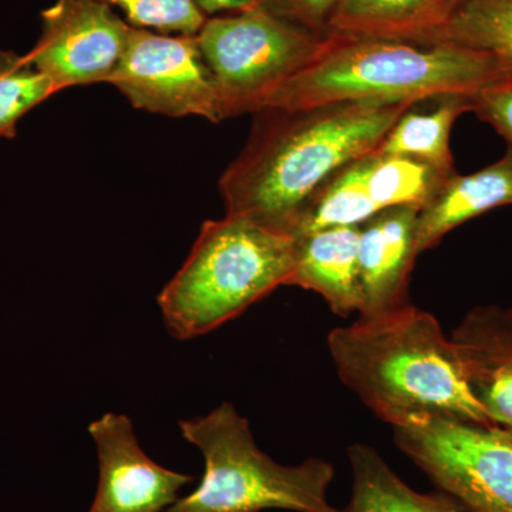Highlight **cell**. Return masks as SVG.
Masks as SVG:
<instances>
[{"label":"cell","instance_id":"obj_6","mask_svg":"<svg viewBox=\"0 0 512 512\" xmlns=\"http://www.w3.org/2000/svg\"><path fill=\"white\" fill-rule=\"evenodd\" d=\"M195 37L214 79L222 119L255 113L262 99L309 66L328 40L261 6L207 19Z\"/></svg>","mask_w":512,"mask_h":512},{"label":"cell","instance_id":"obj_21","mask_svg":"<svg viewBox=\"0 0 512 512\" xmlns=\"http://www.w3.org/2000/svg\"><path fill=\"white\" fill-rule=\"evenodd\" d=\"M110 8H119L133 28L153 29L160 33L195 36L207 16L195 0H99Z\"/></svg>","mask_w":512,"mask_h":512},{"label":"cell","instance_id":"obj_5","mask_svg":"<svg viewBox=\"0 0 512 512\" xmlns=\"http://www.w3.org/2000/svg\"><path fill=\"white\" fill-rule=\"evenodd\" d=\"M178 426L201 451L205 470L197 488L165 512H342L328 500L332 464L322 458L299 466L275 463L256 446L249 421L231 403Z\"/></svg>","mask_w":512,"mask_h":512},{"label":"cell","instance_id":"obj_3","mask_svg":"<svg viewBox=\"0 0 512 512\" xmlns=\"http://www.w3.org/2000/svg\"><path fill=\"white\" fill-rule=\"evenodd\" d=\"M510 83L493 56L450 42L416 43L332 35L301 73L268 94L261 110H303L346 101H416L443 94L473 99Z\"/></svg>","mask_w":512,"mask_h":512},{"label":"cell","instance_id":"obj_9","mask_svg":"<svg viewBox=\"0 0 512 512\" xmlns=\"http://www.w3.org/2000/svg\"><path fill=\"white\" fill-rule=\"evenodd\" d=\"M42 20V36L25 56L57 92L110 83L131 29L113 8L99 0H57Z\"/></svg>","mask_w":512,"mask_h":512},{"label":"cell","instance_id":"obj_13","mask_svg":"<svg viewBox=\"0 0 512 512\" xmlns=\"http://www.w3.org/2000/svg\"><path fill=\"white\" fill-rule=\"evenodd\" d=\"M360 225L333 227L295 237L291 286L319 293L342 318L362 306L359 276Z\"/></svg>","mask_w":512,"mask_h":512},{"label":"cell","instance_id":"obj_4","mask_svg":"<svg viewBox=\"0 0 512 512\" xmlns=\"http://www.w3.org/2000/svg\"><path fill=\"white\" fill-rule=\"evenodd\" d=\"M295 237L242 215L205 222L158 305L174 338L207 335L282 285H289Z\"/></svg>","mask_w":512,"mask_h":512},{"label":"cell","instance_id":"obj_19","mask_svg":"<svg viewBox=\"0 0 512 512\" xmlns=\"http://www.w3.org/2000/svg\"><path fill=\"white\" fill-rule=\"evenodd\" d=\"M436 42L493 56L512 84V0H466Z\"/></svg>","mask_w":512,"mask_h":512},{"label":"cell","instance_id":"obj_17","mask_svg":"<svg viewBox=\"0 0 512 512\" xmlns=\"http://www.w3.org/2000/svg\"><path fill=\"white\" fill-rule=\"evenodd\" d=\"M348 458L352 495L342 512H467L443 491H414L367 444H352Z\"/></svg>","mask_w":512,"mask_h":512},{"label":"cell","instance_id":"obj_18","mask_svg":"<svg viewBox=\"0 0 512 512\" xmlns=\"http://www.w3.org/2000/svg\"><path fill=\"white\" fill-rule=\"evenodd\" d=\"M357 164L363 187L377 214L397 207L421 211L439 194L448 178L453 177L423 161L377 150L357 158Z\"/></svg>","mask_w":512,"mask_h":512},{"label":"cell","instance_id":"obj_23","mask_svg":"<svg viewBox=\"0 0 512 512\" xmlns=\"http://www.w3.org/2000/svg\"><path fill=\"white\" fill-rule=\"evenodd\" d=\"M473 113L490 124L512 147V84L488 87L471 99Z\"/></svg>","mask_w":512,"mask_h":512},{"label":"cell","instance_id":"obj_24","mask_svg":"<svg viewBox=\"0 0 512 512\" xmlns=\"http://www.w3.org/2000/svg\"><path fill=\"white\" fill-rule=\"evenodd\" d=\"M195 2L205 16L218 15V13H237L258 6L256 0H195Z\"/></svg>","mask_w":512,"mask_h":512},{"label":"cell","instance_id":"obj_25","mask_svg":"<svg viewBox=\"0 0 512 512\" xmlns=\"http://www.w3.org/2000/svg\"><path fill=\"white\" fill-rule=\"evenodd\" d=\"M501 429H503L504 433L507 434L508 439L512 441V429H504V427H501Z\"/></svg>","mask_w":512,"mask_h":512},{"label":"cell","instance_id":"obj_1","mask_svg":"<svg viewBox=\"0 0 512 512\" xmlns=\"http://www.w3.org/2000/svg\"><path fill=\"white\" fill-rule=\"evenodd\" d=\"M409 101H346L258 111L247 146L220 180L227 214L296 229L315 192L336 171L379 148Z\"/></svg>","mask_w":512,"mask_h":512},{"label":"cell","instance_id":"obj_11","mask_svg":"<svg viewBox=\"0 0 512 512\" xmlns=\"http://www.w3.org/2000/svg\"><path fill=\"white\" fill-rule=\"evenodd\" d=\"M420 211L397 207L360 225L359 276L362 306L357 319H372L410 305Z\"/></svg>","mask_w":512,"mask_h":512},{"label":"cell","instance_id":"obj_12","mask_svg":"<svg viewBox=\"0 0 512 512\" xmlns=\"http://www.w3.org/2000/svg\"><path fill=\"white\" fill-rule=\"evenodd\" d=\"M464 379L494 426L512 429V306H477L451 332Z\"/></svg>","mask_w":512,"mask_h":512},{"label":"cell","instance_id":"obj_8","mask_svg":"<svg viewBox=\"0 0 512 512\" xmlns=\"http://www.w3.org/2000/svg\"><path fill=\"white\" fill-rule=\"evenodd\" d=\"M137 109L220 123V99L197 37L131 26L126 52L110 80Z\"/></svg>","mask_w":512,"mask_h":512},{"label":"cell","instance_id":"obj_14","mask_svg":"<svg viewBox=\"0 0 512 512\" xmlns=\"http://www.w3.org/2000/svg\"><path fill=\"white\" fill-rule=\"evenodd\" d=\"M466 0H339L328 33L433 43Z\"/></svg>","mask_w":512,"mask_h":512},{"label":"cell","instance_id":"obj_2","mask_svg":"<svg viewBox=\"0 0 512 512\" xmlns=\"http://www.w3.org/2000/svg\"><path fill=\"white\" fill-rule=\"evenodd\" d=\"M328 348L339 379L393 429L431 417L494 426L439 320L412 303L333 329Z\"/></svg>","mask_w":512,"mask_h":512},{"label":"cell","instance_id":"obj_15","mask_svg":"<svg viewBox=\"0 0 512 512\" xmlns=\"http://www.w3.org/2000/svg\"><path fill=\"white\" fill-rule=\"evenodd\" d=\"M512 205V147L497 163L470 175L456 174L426 208L417 222V251H429L448 232L494 208Z\"/></svg>","mask_w":512,"mask_h":512},{"label":"cell","instance_id":"obj_16","mask_svg":"<svg viewBox=\"0 0 512 512\" xmlns=\"http://www.w3.org/2000/svg\"><path fill=\"white\" fill-rule=\"evenodd\" d=\"M467 111H473L471 97L460 94L416 101L387 131L377 151L423 161L444 174H457L450 134L458 117Z\"/></svg>","mask_w":512,"mask_h":512},{"label":"cell","instance_id":"obj_22","mask_svg":"<svg viewBox=\"0 0 512 512\" xmlns=\"http://www.w3.org/2000/svg\"><path fill=\"white\" fill-rule=\"evenodd\" d=\"M338 2L339 0H256V5L301 28L319 35H329V20Z\"/></svg>","mask_w":512,"mask_h":512},{"label":"cell","instance_id":"obj_10","mask_svg":"<svg viewBox=\"0 0 512 512\" xmlns=\"http://www.w3.org/2000/svg\"><path fill=\"white\" fill-rule=\"evenodd\" d=\"M89 433L99 458V485L89 512H165L194 481L148 457L124 414H104Z\"/></svg>","mask_w":512,"mask_h":512},{"label":"cell","instance_id":"obj_7","mask_svg":"<svg viewBox=\"0 0 512 512\" xmlns=\"http://www.w3.org/2000/svg\"><path fill=\"white\" fill-rule=\"evenodd\" d=\"M397 447L467 512H512V441L498 426L431 417L394 427Z\"/></svg>","mask_w":512,"mask_h":512},{"label":"cell","instance_id":"obj_20","mask_svg":"<svg viewBox=\"0 0 512 512\" xmlns=\"http://www.w3.org/2000/svg\"><path fill=\"white\" fill-rule=\"evenodd\" d=\"M56 92L26 56L0 52V137H13L18 121Z\"/></svg>","mask_w":512,"mask_h":512}]
</instances>
